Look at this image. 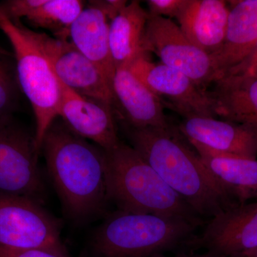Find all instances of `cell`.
I'll use <instances>...</instances> for the list:
<instances>
[{
    "label": "cell",
    "instance_id": "6da1fadb",
    "mask_svg": "<svg viewBox=\"0 0 257 257\" xmlns=\"http://www.w3.org/2000/svg\"><path fill=\"white\" fill-rule=\"evenodd\" d=\"M41 152L69 219L83 222L104 211L110 201L102 149L77 136L57 118L44 137Z\"/></svg>",
    "mask_w": 257,
    "mask_h": 257
},
{
    "label": "cell",
    "instance_id": "7a4b0ae2",
    "mask_svg": "<svg viewBox=\"0 0 257 257\" xmlns=\"http://www.w3.org/2000/svg\"><path fill=\"white\" fill-rule=\"evenodd\" d=\"M126 128L131 146L198 215L211 219L231 207L197 152L172 126Z\"/></svg>",
    "mask_w": 257,
    "mask_h": 257
},
{
    "label": "cell",
    "instance_id": "3957f363",
    "mask_svg": "<svg viewBox=\"0 0 257 257\" xmlns=\"http://www.w3.org/2000/svg\"><path fill=\"white\" fill-rule=\"evenodd\" d=\"M109 201L118 209L176 216L200 226L202 219L164 182L133 147L120 141L104 150Z\"/></svg>",
    "mask_w": 257,
    "mask_h": 257
},
{
    "label": "cell",
    "instance_id": "277c9868",
    "mask_svg": "<svg viewBox=\"0 0 257 257\" xmlns=\"http://www.w3.org/2000/svg\"><path fill=\"white\" fill-rule=\"evenodd\" d=\"M199 225L176 216L116 210L96 229L94 257H152L190 247Z\"/></svg>",
    "mask_w": 257,
    "mask_h": 257
},
{
    "label": "cell",
    "instance_id": "5b68a950",
    "mask_svg": "<svg viewBox=\"0 0 257 257\" xmlns=\"http://www.w3.org/2000/svg\"><path fill=\"white\" fill-rule=\"evenodd\" d=\"M0 30L13 48L22 93L28 98L35 115V142L41 145L47 130L59 118L62 89L60 81L37 39V32L21 21L7 18L0 11Z\"/></svg>",
    "mask_w": 257,
    "mask_h": 257
},
{
    "label": "cell",
    "instance_id": "8992f818",
    "mask_svg": "<svg viewBox=\"0 0 257 257\" xmlns=\"http://www.w3.org/2000/svg\"><path fill=\"white\" fill-rule=\"evenodd\" d=\"M35 135L13 116L0 118V195L28 198L43 205L46 187Z\"/></svg>",
    "mask_w": 257,
    "mask_h": 257
},
{
    "label": "cell",
    "instance_id": "52a82bcc",
    "mask_svg": "<svg viewBox=\"0 0 257 257\" xmlns=\"http://www.w3.org/2000/svg\"><path fill=\"white\" fill-rule=\"evenodd\" d=\"M60 234V221L42 204L28 198L0 195V245L69 255Z\"/></svg>",
    "mask_w": 257,
    "mask_h": 257
},
{
    "label": "cell",
    "instance_id": "ba28073f",
    "mask_svg": "<svg viewBox=\"0 0 257 257\" xmlns=\"http://www.w3.org/2000/svg\"><path fill=\"white\" fill-rule=\"evenodd\" d=\"M144 48L147 53L156 54L162 64L182 72L204 89L219 79L211 56L189 41L171 19L149 15Z\"/></svg>",
    "mask_w": 257,
    "mask_h": 257
},
{
    "label": "cell",
    "instance_id": "9c48e42d",
    "mask_svg": "<svg viewBox=\"0 0 257 257\" xmlns=\"http://www.w3.org/2000/svg\"><path fill=\"white\" fill-rule=\"evenodd\" d=\"M128 68L159 98L184 118L216 116L214 101L207 89L187 75L160 63H154L149 54L140 56Z\"/></svg>",
    "mask_w": 257,
    "mask_h": 257
},
{
    "label": "cell",
    "instance_id": "30bf717a",
    "mask_svg": "<svg viewBox=\"0 0 257 257\" xmlns=\"http://www.w3.org/2000/svg\"><path fill=\"white\" fill-rule=\"evenodd\" d=\"M42 50L59 81L76 94L112 106V85L102 71L69 40L37 32Z\"/></svg>",
    "mask_w": 257,
    "mask_h": 257
},
{
    "label": "cell",
    "instance_id": "8fae6325",
    "mask_svg": "<svg viewBox=\"0 0 257 257\" xmlns=\"http://www.w3.org/2000/svg\"><path fill=\"white\" fill-rule=\"evenodd\" d=\"M218 257H240L257 248V202L225 209L211 218L191 247Z\"/></svg>",
    "mask_w": 257,
    "mask_h": 257
},
{
    "label": "cell",
    "instance_id": "7c38bea8",
    "mask_svg": "<svg viewBox=\"0 0 257 257\" xmlns=\"http://www.w3.org/2000/svg\"><path fill=\"white\" fill-rule=\"evenodd\" d=\"M59 118L72 132L104 150L119 143L111 106L76 94L60 82Z\"/></svg>",
    "mask_w": 257,
    "mask_h": 257
},
{
    "label": "cell",
    "instance_id": "4fadbf2b",
    "mask_svg": "<svg viewBox=\"0 0 257 257\" xmlns=\"http://www.w3.org/2000/svg\"><path fill=\"white\" fill-rule=\"evenodd\" d=\"M179 130L189 143L223 155L257 159V131L246 125L204 116L184 118Z\"/></svg>",
    "mask_w": 257,
    "mask_h": 257
},
{
    "label": "cell",
    "instance_id": "5bb4252c",
    "mask_svg": "<svg viewBox=\"0 0 257 257\" xmlns=\"http://www.w3.org/2000/svg\"><path fill=\"white\" fill-rule=\"evenodd\" d=\"M189 143L231 207L257 197V159L223 155L199 144Z\"/></svg>",
    "mask_w": 257,
    "mask_h": 257
},
{
    "label": "cell",
    "instance_id": "9a60e30c",
    "mask_svg": "<svg viewBox=\"0 0 257 257\" xmlns=\"http://www.w3.org/2000/svg\"><path fill=\"white\" fill-rule=\"evenodd\" d=\"M112 20L105 1H90L71 26L72 45L94 62L112 85L115 67L109 47V26Z\"/></svg>",
    "mask_w": 257,
    "mask_h": 257
},
{
    "label": "cell",
    "instance_id": "2e32d148",
    "mask_svg": "<svg viewBox=\"0 0 257 257\" xmlns=\"http://www.w3.org/2000/svg\"><path fill=\"white\" fill-rule=\"evenodd\" d=\"M115 101L122 108L128 127H171L164 104L128 67L116 69L112 82Z\"/></svg>",
    "mask_w": 257,
    "mask_h": 257
},
{
    "label": "cell",
    "instance_id": "e0dca14e",
    "mask_svg": "<svg viewBox=\"0 0 257 257\" xmlns=\"http://www.w3.org/2000/svg\"><path fill=\"white\" fill-rule=\"evenodd\" d=\"M229 10L222 0H187L176 18L189 41L212 55L224 42Z\"/></svg>",
    "mask_w": 257,
    "mask_h": 257
},
{
    "label": "cell",
    "instance_id": "ac0fdd59",
    "mask_svg": "<svg viewBox=\"0 0 257 257\" xmlns=\"http://www.w3.org/2000/svg\"><path fill=\"white\" fill-rule=\"evenodd\" d=\"M256 42L257 0L237 2L229 10L222 46L210 55L219 79L242 62Z\"/></svg>",
    "mask_w": 257,
    "mask_h": 257
},
{
    "label": "cell",
    "instance_id": "d6986e66",
    "mask_svg": "<svg viewBox=\"0 0 257 257\" xmlns=\"http://www.w3.org/2000/svg\"><path fill=\"white\" fill-rule=\"evenodd\" d=\"M213 84L214 88L209 92L216 116L257 131V77L225 74Z\"/></svg>",
    "mask_w": 257,
    "mask_h": 257
},
{
    "label": "cell",
    "instance_id": "ffe728a7",
    "mask_svg": "<svg viewBox=\"0 0 257 257\" xmlns=\"http://www.w3.org/2000/svg\"><path fill=\"white\" fill-rule=\"evenodd\" d=\"M148 19V11L140 1L135 0L111 20L109 47L115 69L128 67L136 59L147 53L144 41Z\"/></svg>",
    "mask_w": 257,
    "mask_h": 257
},
{
    "label": "cell",
    "instance_id": "44dd1931",
    "mask_svg": "<svg viewBox=\"0 0 257 257\" xmlns=\"http://www.w3.org/2000/svg\"><path fill=\"white\" fill-rule=\"evenodd\" d=\"M84 7L80 0H40L25 19L34 28L48 30L56 39L68 40L71 26Z\"/></svg>",
    "mask_w": 257,
    "mask_h": 257
},
{
    "label": "cell",
    "instance_id": "7402d4cb",
    "mask_svg": "<svg viewBox=\"0 0 257 257\" xmlns=\"http://www.w3.org/2000/svg\"><path fill=\"white\" fill-rule=\"evenodd\" d=\"M21 93L14 54L0 46V118L12 116Z\"/></svg>",
    "mask_w": 257,
    "mask_h": 257
},
{
    "label": "cell",
    "instance_id": "603a6c76",
    "mask_svg": "<svg viewBox=\"0 0 257 257\" xmlns=\"http://www.w3.org/2000/svg\"><path fill=\"white\" fill-rule=\"evenodd\" d=\"M187 0H149L148 13L151 16L177 18Z\"/></svg>",
    "mask_w": 257,
    "mask_h": 257
},
{
    "label": "cell",
    "instance_id": "cb8c5ba5",
    "mask_svg": "<svg viewBox=\"0 0 257 257\" xmlns=\"http://www.w3.org/2000/svg\"><path fill=\"white\" fill-rule=\"evenodd\" d=\"M0 257H71L43 248H16L0 245Z\"/></svg>",
    "mask_w": 257,
    "mask_h": 257
},
{
    "label": "cell",
    "instance_id": "d4e9b609",
    "mask_svg": "<svg viewBox=\"0 0 257 257\" xmlns=\"http://www.w3.org/2000/svg\"><path fill=\"white\" fill-rule=\"evenodd\" d=\"M240 74L257 77V42L249 55L239 65L231 69L225 74Z\"/></svg>",
    "mask_w": 257,
    "mask_h": 257
},
{
    "label": "cell",
    "instance_id": "484cf974",
    "mask_svg": "<svg viewBox=\"0 0 257 257\" xmlns=\"http://www.w3.org/2000/svg\"><path fill=\"white\" fill-rule=\"evenodd\" d=\"M152 257H218L216 256H214V255L210 254L209 253H202V254H195V253H178L177 255H175L174 256H166L165 254H158L155 255V256Z\"/></svg>",
    "mask_w": 257,
    "mask_h": 257
},
{
    "label": "cell",
    "instance_id": "4316f807",
    "mask_svg": "<svg viewBox=\"0 0 257 257\" xmlns=\"http://www.w3.org/2000/svg\"><path fill=\"white\" fill-rule=\"evenodd\" d=\"M240 257H257V248L251 252L246 253Z\"/></svg>",
    "mask_w": 257,
    "mask_h": 257
}]
</instances>
